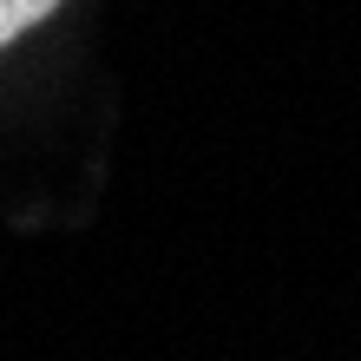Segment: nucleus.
<instances>
[{
	"label": "nucleus",
	"instance_id": "1",
	"mask_svg": "<svg viewBox=\"0 0 361 361\" xmlns=\"http://www.w3.org/2000/svg\"><path fill=\"white\" fill-rule=\"evenodd\" d=\"M53 13H59V0H0V47H13L20 33H33Z\"/></svg>",
	"mask_w": 361,
	"mask_h": 361
}]
</instances>
